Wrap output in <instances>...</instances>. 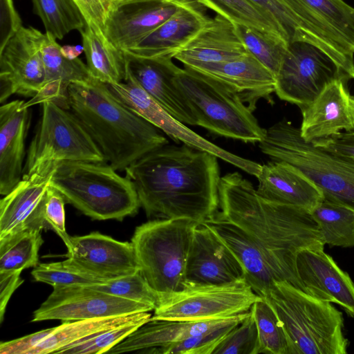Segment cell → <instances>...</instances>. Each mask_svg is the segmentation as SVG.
<instances>
[{"label":"cell","mask_w":354,"mask_h":354,"mask_svg":"<svg viewBox=\"0 0 354 354\" xmlns=\"http://www.w3.org/2000/svg\"><path fill=\"white\" fill-rule=\"evenodd\" d=\"M148 305L125 299L88 286H56L33 313L32 322L88 319L149 312Z\"/></svg>","instance_id":"4fadbf2b"},{"label":"cell","mask_w":354,"mask_h":354,"mask_svg":"<svg viewBox=\"0 0 354 354\" xmlns=\"http://www.w3.org/2000/svg\"><path fill=\"white\" fill-rule=\"evenodd\" d=\"M196 1L205 8L212 10L217 15L227 18L235 24L254 28L286 41L277 27L247 0Z\"/></svg>","instance_id":"74e56055"},{"label":"cell","mask_w":354,"mask_h":354,"mask_svg":"<svg viewBox=\"0 0 354 354\" xmlns=\"http://www.w3.org/2000/svg\"><path fill=\"white\" fill-rule=\"evenodd\" d=\"M69 109L116 171L169 143L162 131L128 108L107 84L94 77L71 83Z\"/></svg>","instance_id":"3957f363"},{"label":"cell","mask_w":354,"mask_h":354,"mask_svg":"<svg viewBox=\"0 0 354 354\" xmlns=\"http://www.w3.org/2000/svg\"><path fill=\"white\" fill-rule=\"evenodd\" d=\"M212 354H259L258 329L251 310L248 315L227 334Z\"/></svg>","instance_id":"7bdbcfd3"},{"label":"cell","mask_w":354,"mask_h":354,"mask_svg":"<svg viewBox=\"0 0 354 354\" xmlns=\"http://www.w3.org/2000/svg\"><path fill=\"white\" fill-rule=\"evenodd\" d=\"M198 223L188 218H162L136 228L131 243L140 272L158 297L185 287L187 260Z\"/></svg>","instance_id":"ba28073f"},{"label":"cell","mask_w":354,"mask_h":354,"mask_svg":"<svg viewBox=\"0 0 354 354\" xmlns=\"http://www.w3.org/2000/svg\"><path fill=\"white\" fill-rule=\"evenodd\" d=\"M344 77L329 82L308 106L301 109V138L313 142L354 129V96Z\"/></svg>","instance_id":"ffe728a7"},{"label":"cell","mask_w":354,"mask_h":354,"mask_svg":"<svg viewBox=\"0 0 354 354\" xmlns=\"http://www.w3.org/2000/svg\"><path fill=\"white\" fill-rule=\"evenodd\" d=\"M15 100L0 107V194L5 196L23 178L26 138L30 123V108Z\"/></svg>","instance_id":"484cf974"},{"label":"cell","mask_w":354,"mask_h":354,"mask_svg":"<svg viewBox=\"0 0 354 354\" xmlns=\"http://www.w3.org/2000/svg\"><path fill=\"white\" fill-rule=\"evenodd\" d=\"M342 59L354 79V8L344 0H280Z\"/></svg>","instance_id":"2e32d148"},{"label":"cell","mask_w":354,"mask_h":354,"mask_svg":"<svg viewBox=\"0 0 354 354\" xmlns=\"http://www.w3.org/2000/svg\"><path fill=\"white\" fill-rule=\"evenodd\" d=\"M147 312L140 318L131 322L93 334L64 350L61 354H102L123 341L131 333L151 319Z\"/></svg>","instance_id":"60d3db41"},{"label":"cell","mask_w":354,"mask_h":354,"mask_svg":"<svg viewBox=\"0 0 354 354\" xmlns=\"http://www.w3.org/2000/svg\"><path fill=\"white\" fill-rule=\"evenodd\" d=\"M257 194L275 203L311 211L324 199L322 192L300 170L284 161L261 165L257 176Z\"/></svg>","instance_id":"4316f807"},{"label":"cell","mask_w":354,"mask_h":354,"mask_svg":"<svg viewBox=\"0 0 354 354\" xmlns=\"http://www.w3.org/2000/svg\"><path fill=\"white\" fill-rule=\"evenodd\" d=\"M44 33L22 26L0 50V102L12 95L35 97L45 80L41 46Z\"/></svg>","instance_id":"9a60e30c"},{"label":"cell","mask_w":354,"mask_h":354,"mask_svg":"<svg viewBox=\"0 0 354 354\" xmlns=\"http://www.w3.org/2000/svg\"><path fill=\"white\" fill-rule=\"evenodd\" d=\"M344 77L333 61L315 46L304 41L289 43L275 77L279 99L308 106L331 81Z\"/></svg>","instance_id":"8fae6325"},{"label":"cell","mask_w":354,"mask_h":354,"mask_svg":"<svg viewBox=\"0 0 354 354\" xmlns=\"http://www.w3.org/2000/svg\"><path fill=\"white\" fill-rule=\"evenodd\" d=\"M175 83L194 116L196 125L244 142L259 143L266 129L239 95L225 84L187 67Z\"/></svg>","instance_id":"52a82bcc"},{"label":"cell","mask_w":354,"mask_h":354,"mask_svg":"<svg viewBox=\"0 0 354 354\" xmlns=\"http://www.w3.org/2000/svg\"><path fill=\"white\" fill-rule=\"evenodd\" d=\"M249 53L234 23L216 15L179 50L174 58L184 66L220 62Z\"/></svg>","instance_id":"83f0119b"},{"label":"cell","mask_w":354,"mask_h":354,"mask_svg":"<svg viewBox=\"0 0 354 354\" xmlns=\"http://www.w3.org/2000/svg\"><path fill=\"white\" fill-rule=\"evenodd\" d=\"M53 171L23 177L1 199L0 239L25 230L50 227L45 220L44 206Z\"/></svg>","instance_id":"603a6c76"},{"label":"cell","mask_w":354,"mask_h":354,"mask_svg":"<svg viewBox=\"0 0 354 354\" xmlns=\"http://www.w3.org/2000/svg\"><path fill=\"white\" fill-rule=\"evenodd\" d=\"M61 46L50 33L44 35L41 46L42 61L45 70V80L40 91L24 102V107L30 108L52 101L63 108L69 109L68 88L75 82L86 81L92 77L86 66L78 57L70 59L60 51Z\"/></svg>","instance_id":"f1b7e54d"},{"label":"cell","mask_w":354,"mask_h":354,"mask_svg":"<svg viewBox=\"0 0 354 354\" xmlns=\"http://www.w3.org/2000/svg\"><path fill=\"white\" fill-rule=\"evenodd\" d=\"M296 268L303 291L316 299L336 304L354 317V282L324 249L300 251Z\"/></svg>","instance_id":"d6986e66"},{"label":"cell","mask_w":354,"mask_h":354,"mask_svg":"<svg viewBox=\"0 0 354 354\" xmlns=\"http://www.w3.org/2000/svg\"><path fill=\"white\" fill-rule=\"evenodd\" d=\"M247 50L276 77L288 44L283 39L254 28L235 24Z\"/></svg>","instance_id":"8d00e7d4"},{"label":"cell","mask_w":354,"mask_h":354,"mask_svg":"<svg viewBox=\"0 0 354 354\" xmlns=\"http://www.w3.org/2000/svg\"><path fill=\"white\" fill-rule=\"evenodd\" d=\"M312 143L326 151L354 162V129Z\"/></svg>","instance_id":"bcb514c9"},{"label":"cell","mask_w":354,"mask_h":354,"mask_svg":"<svg viewBox=\"0 0 354 354\" xmlns=\"http://www.w3.org/2000/svg\"><path fill=\"white\" fill-rule=\"evenodd\" d=\"M184 0H111L104 32L125 51L171 17Z\"/></svg>","instance_id":"ac0fdd59"},{"label":"cell","mask_w":354,"mask_h":354,"mask_svg":"<svg viewBox=\"0 0 354 354\" xmlns=\"http://www.w3.org/2000/svg\"><path fill=\"white\" fill-rule=\"evenodd\" d=\"M88 286L116 297L150 306L153 310L158 301V295L149 287L140 271Z\"/></svg>","instance_id":"b9f144b4"},{"label":"cell","mask_w":354,"mask_h":354,"mask_svg":"<svg viewBox=\"0 0 354 354\" xmlns=\"http://www.w3.org/2000/svg\"><path fill=\"white\" fill-rule=\"evenodd\" d=\"M124 53L127 73L176 120L196 125L192 111L175 83L180 68L172 58L141 57Z\"/></svg>","instance_id":"7402d4cb"},{"label":"cell","mask_w":354,"mask_h":354,"mask_svg":"<svg viewBox=\"0 0 354 354\" xmlns=\"http://www.w3.org/2000/svg\"><path fill=\"white\" fill-rule=\"evenodd\" d=\"M31 274L35 281L50 284L53 287L100 283L95 279L70 270L64 266L63 261L39 263Z\"/></svg>","instance_id":"ee69618b"},{"label":"cell","mask_w":354,"mask_h":354,"mask_svg":"<svg viewBox=\"0 0 354 354\" xmlns=\"http://www.w3.org/2000/svg\"><path fill=\"white\" fill-rule=\"evenodd\" d=\"M41 114L29 145L23 177L47 173L65 161L105 162L80 120L54 102L41 104Z\"/></svg>","instance_id":"9c48e42d"},{"label":"cell","mask_w":354,"mask_h":354,"mask_svg":"<svg viewBox=\"0 0 354 354\" xmlns=\"http://www.w3.org/2000/svg\"><path fill=\"white\" fill-rule=\"evenodd\" d=\"M60 51L62 54L66 58L70 59H74L78 57V56L84 52L83 46H70L66 45L61 46Z\"/></svg>","instance_id":"816d5d0a"},{"label":"cell","mask_w":354,"mask_h":354,"mask_svg":"<svg viewBox=\"0 0 354 354\" xmlns=\"http://www.w3.org/2000/svg\"><path fill=\"white\" fill-rule=\"evenodd\" d=\"M223 319L186 322L153 319L151 317L147 322L107 353L118 354L163 347L203 333L219 324Z\"/></svg>","instance_id":"f546056e"},{"label":"cell","mask_w":354,"mask_h":354,"mask_svg":"<svg viewBox=\"0 0 354 354\" xmlns=\"http://www.w3.org/2000/svg\"><path fill=\"white\" fill-rule=\"evenodd\" d=\"M41 230H28L0 239V272H22L39 263Z\"/></svg>","instance_id":"e575fe53"},{"label":"cell","mask_w":354,"mask_h":354,"mask_svg":"<svg viewBox=\"0 0 354 354\" xmlns=\"http://www.w3.org/2000/svg\"><path fill=\"white\" fill-rule=\"evenodd\" d=\"M111 92L128 108L156 127L176 142L215 155L249 174L257 176L261 165L236 156L203 138L173 117L147 93L130 75L124 82L107 84Z\"/></svg>","instance_id":"7c38bea8"},{"label":"cell","mask_w":354,"mask_h":354,"mask_svg":"<svg viewBox=\"0 0 354 354\" xmlns=\"http://www.w3.org/2000/svg\"><path fill=\"white\" fill-rule=\"evenodd\" d=\"M243 279L244 269L228 245L207 225L198 223L187 260L185 286L221 285Z\"/></svg>","instance_id":"e0dca14e"},{"label":"cell","mask_w":354,"mask_h":354,"mask_svg":"<svg viewBox=\"0 0 354 354\" xmlns=\"http://www.w3.org/2000/svg\"><path fill=\"white\" fill-rule=\"evenodd\" d=\"M187 68L229 86L252 111L260 99L270 102V95L275 92L274 75L250 53L227 61L199 64Z\"/></svg>","instance_id":"cb8c5ba5"},{"label":"cell","mask_w":354,"mask_h":354,"mask_svg":"<svg viewBox=\"0 0 354 354\" xmlns=\"http://www.w3.org/2000/svg\"><path fill=\"white\" fill-rule=\"evenodd\" d=\"M147 312L127 315L62 322L52 328L51 332L29 354L61 353L89 336L138 319Z\"/></svg>","instance_id":"1f68e13d"},{"label":"cell","mask_w":354,"mask_h":354,"mask_svg":"<svg viewBox=\"0 0 354 354\" xmlns=\"http://www.w3.org/2000/svg\"><path fill=\"white\" fill-rule=\"evenodd\" d=\"M275 313L290 354H346L344 317L330 302L316 299L287 281H276L261 297Z\"/></svg>","instance_id":"277c9868"},{"label":"cell","mask_w":354,"mask_h":354,"mask_svg":"<svg viewBox=\"0 0 354 354\" xmlns=\"http://www.w3.org/2000/svg\"><path fill=\"white\" fill-rule=\"evenodd\" d=\"M205 8L196 0H184L171 17L124 52L141 57L174 58L209 19Z\"/></svg>","instance_id":"d4e9b609"},{"label":"cell","mask_w":354,"mask_h":354,"mask_svg":"<svg viewBox=\"0 0 354 354\" xmlns=\"http://www.w3.org/2000/svg\"><path fill=\"white\" fill-rule=\"evenodd\" d=\"M250 310L258 329L259 353L290 354L286 335L270 306L261 298Z\"/></svg>","instance_id":"ab89813d"},{"label":"cell","mask_w":354,"mask_h":354,"mask_svg":"<svg viewBox=\"0 0 354 354\" xmlns=\"http://www.w3.org/2000/svg\"><path fill=\"white\" fill-rule=\"evenodd\" d=\"M203 223L221 238L238 258L244 269L245 279L256 294L261 297L276 281L290 283L279 265L239 225L218 213Z\"/></svg>","instance_id":"44dd1931"},{"label":"cell","mask_w":354,"mask_h":354,"mask_svg":"<svg viewBox=\"0 0 354 354\" xmlns=\"http://www.w3.org/2000/svg\"><path fill=\"white\" fill-rule=\"evenodd\" d=\"M80 32L91 76L106 84L124 82L127 75L124 51L116 47L96 25L86 23Z\"/></svg>","instance_id":"4dcf8cb0"},{"label":"cell","mask_w":354,"mask_h":354,"mask_svg":"<svg viewBox=\"0 0 354 354\" xmlns=\"http://www.w3.org/2000/svg\"><path fill=\"white\" fill-rule=\"evenodd\" d=\"M66 246L68 252L63 261L64 266L100 283L140 271L131 242H121L95 232L70 236Z\"/></svg>","instance_id":"5bb4252c"},{"label":"cell","mask_w":354,"mask_h":354,"mask_svg":"<svg viewBox=\"0 0 354 354\" xmlns=\"http://www.w3.org/2000/svg\"><path fill=\"white\" fill-rule=\"evenodd\" d=\"M51 330L52 328H50L13 340L1 342L0 354H29Z\"/></svg>","instance_id":"681fc988"},{"label":"cell","mask_w":354,"mask_h":354,"mask_svg":"<svg viewBox=\"0 0 354 354\" xmlns=\"http://www.w3.org/2000/svg\"><path fill=\"white\" fill-rule=\"evenodd\" d=\"M148 218L208 221L220 210L218 158L183 144L164 145L125 169Z\"/></svg>","instance_id":"6da1fadb"},{"label":"cell","mask_w":354,"mask_h":354,"mask_svg":"<svg viewBox=\"0 0 354 354\" xmlns=\"http://www.w3.org/2000/svg\"><path fill=\"white\" fill-rule=\"evenodd\" d=\"M33 12L41 19L46 32L62 39L72 30L80 32L86 22L73 0H31Z\"/></svg>","instance_id":"d590c367"},{"label":"cell","mask_w":354,"mask_h":354,"mask_svg":"<svg viewBox=\"0 0 354 354\" xmlns=\"http://www.w3.org/2000/svg\"><path fill=\"white\" fill-rule=\"evenodd\" d=\"M21 272H0V322L3 320L6 308L15 290L24 282Z\"/></svg>","instance_id":"f907efd6"},{"label":"cell","mask_w":354,"mask_h":354,"mask_svg":"<svg viewBox=\"0 0 354 354\" xmlns=\"http://www.w3.org/2000/svg\"><path fill=\"white\" fill-rule=\"evenodd\" d=\"M261 297L245 279L221 285L187 286L158 295L153 319L204 322L248 312Z\"/></svg>","instance_id":"30bf717a"},{"label":"cell","mask_w":354,"mask_h":354,"mask_svg":"<svg viewBox=\"0 0 354 354\" xmlns=\"http://www.w3.org/2000/svg\"><path fill=\"white\" fill-rule=\"evenodd\" d=\"M22 26L13 0H0V50Z\"/></svg>","instance_id":"7dc6e473"},{"label":"cell","mask_w":354,"mask_h":354,"mask_svg":"<svg viewBox=\"0 0 354 354\" xmlns=\"http://www.w3.org/2000/svg\"><path fill=\"white\" fill-rule=\"evenodd\" d=\"M250 310L225 318L219 324L203 333L163 347L149 349L148 353L160 354H212L217 345L232 329L248 315Z\"/></svg>","instance_id":"f35d334b"},{"label":"cell","mask_w":354,"mask_h":354,"mask_svg":"<svg viewBox=\"0 0 354 354\" xmlns=\"http://www.w3.org/2000/svg\"><path fill=\"white\" fill-rule=\"evenodd\" d=\"M50 185L66 203L95 220L115 219L138 213L140 203L132 180L106 162L65 161L58 164Z\"/></svg>","instance_id":"5b68a950"},{"label":"cell","mask_w":354,"mask_h":354,"mask_svg":"<svg viewBox=\"0 0 354 354\" xmlns=\"http://www.w3.org/2000/svg\"><path fill=\"white\" fill-rule=\"evenodd\" d=\"M310 214L325 244L330 247H354V210L323 199Z\"/></svg>","instance_id":"d6a6232c"},{"label":"cell","mask_w":354,"mask_h":354,"mask_svg":"<svg viewBox=\"0 0 354 354\" xmlns=\"http://www.w3.org/2000/svg\"><path fill=\"white\" fill-rule=\"evenodd\" d=\"M87 24L104 30L111 0H73Z\"/></svg>","instance_id":"c3c4849f"},{"label":"cell","mask_w":354,"mask_h":354,"mask_svg":"<svg viewBox=\"0 0 354 354\" xmlns=\"http://www.w3.org/2000/svg\"><path fill=\"white\" fill-rule=\"evenodd\" d=\"M259 147L272 160L300 170L322 192L324 199L354 210V162L306 142L299 128L283 119L266 129Z\"/></svg>","instance_id":"8992f818"},{"label":"cell","mask_w":354,"mask_h":354,"mask_svg":"<svg viewBox=\"0 0 354 354\" xmlns=\"http://www.w3.org/2000/svg\"><path fill=\"white\" fill-rule=\"evenodd\" d=\"M258 8L279 30L289 43L304 41L330 56V48L318 38L305 23L280 0H247Z\"/></svg>","instance_id":"836d02e7"},{"label":"cell","mask_w":354,"mask_h":354,"mask_svg":"<svg viewBox=\"0 0 354 354\" xmlns=\"http://www.w3.org/2000/svg\"><path fill=\"white\" fill-rule=\"evenodd\" d=\"M219 197L218 214L244 230L279 265L290 283L303 290L296 268L298 253L326 245L310 212L262 198L239 172L221 178Z\"/></svg>","instance_id":"7a4b0ae2"},{"label":"cell","mask_w":354,"mask_h":354,"mask_svg":"<svg viewBox=\"0 0 354 354\" xmlns=\"http://www.w3.org/2000/svg\"><path fill=\"white\" fill-rule=\"evenodd\" d=\"M65 203L66 201L62 194L50 185L45 198V220L50 228L53 229L66 245L71 236L66 231Z\"/></svg>","instance_id":"f6af8a7d"}]
</instances>
